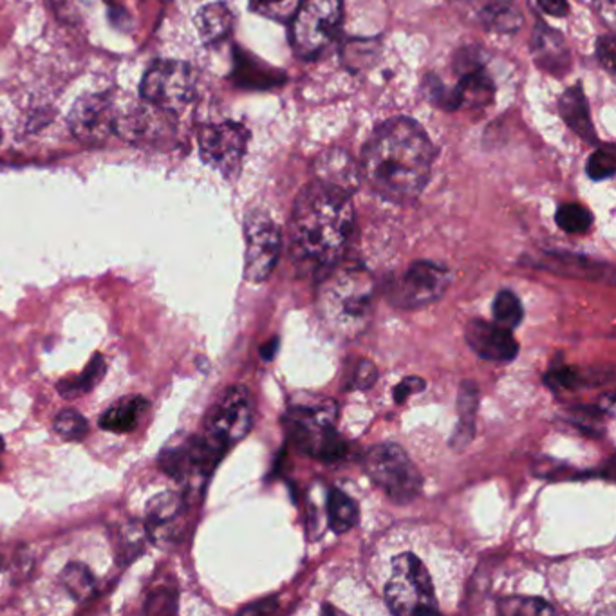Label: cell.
<instances>
[{
  "label": "cell",
  "instance_id": "1",
  "mask_svg": "<svg viewBox=\"0 0 616 616\" xmlns=\"http://www.w3.org/2000/svg\"><path fill=\"white\" fill-rule=\"evenodd\" d=\"M434 149L426 131L407 118H394L372 133L361 152V176L393 202H410L431 177Z\"/></svg>",
  "mask_w": 616,
  "mask_h": 616
},
{
  "label": "cell",
  "instance_id": "2",
  "mask_svg": "<svg viewBox=\"0 0 616 616\" xmlns=\"http://www.w3.org/2000/svg\"><path fill=\"white\" fill-rule=\"evenodd\" d=\"M355 232L352 194L315 180L293 208L289 224L293 261L303 270L325 271L346 254Z\"/></svg>",
  "mask_w": 616,
  "mask_h": 616
},
{
  "label": "cell",
  "instance_id": "3",
  "mask_svg": "<svg viewBox=\"0 0 616 616\" xmlns=\"http://www.w3.org/2000/svg\"><path fill=\"white\" fill-rule=\"evenodd\" d=\"M372 279L364 270L338 271L325 279L319 293L320 317L342 341H353L371 320Z\"/></svg>",
  "mask_w": 616,
  "mask_h": 616
},
{
  "label": "cell",
  "instance_id": "4",
  "mask_svg": "<svg viewBox=\"0 0 616 616\" xmlns=\"http://www.w3.org/2000/svg\"><path fill=\"white\" fill-rule=\"evenodd\" d=\"M385 602L394 615H429L440 612L431 574L415 553L394 557L385 584Z\"/></svg>",
  "mask_w": 616,
  "mask_h": 616
},
{
  "label": "cell",
  "instance_id": "5",
  "mask_svg": "<svg viewBox=\"0 0 616 616\" xmlns=\"http://www.w3.org/2000/svg\"><path fill=\"white\" fill-rule=\"evenodd\" d=\"M254 421V402L245 385H232L226 389L218 402L208 410L205 432L201 440L213 456H223L230 446L250 432Z\"/></svg>",
  "mask_w": 616,
  "mask_h": 616
},
{
  "label": "cell",
  "instance_id": "6",
  "mask_svg": "<svg viewBox=\"0 0 616 616\" xmlns=\"http://www.w3.org/2000/svg\"><path fill=\"white\" fill-rule=\"evenodd\" d=\"M366 472L385 494L398 503L409 505L418 500L423 489V478L407 452L396 443H380L367 452Z\"/></svg>",
  "mask_w": 616,
  "mask_h": 616
},
{
  "label": "cell",
  "instance_id": "7",
  "mask_svg": "<svg viewBox=\"0 0 616 616\" xmlns=\"http://www.w3.org/2000/svg\"><path fill=\"white\" fill-rule=\"evenodd\" d=\"M342 0H303L292 19V46L297 57L313 60L341 29Z\"/></svg>",
  "mask_w": 616,
  "mask_h": 616
},
{
  "label": "cell",
  "instance_id": "8",
  "mask_svg": "<svg viewBox=\"0 0 616 616\" xmlns=\"http://www.w3.org/2000/svg\"><path fill=\"white\" fill-rule=\"evenodd\" d=\"M335 405L328 402L313 407H295L287 416L289 434L300 451L322 459H341L346 443L333 429Z\"/></svg>",
  "mask_w": 616,
  "mask_h": 616
},
{
  "label": "cell",
  "instance_id": "9",
  "mask_svg": "<svg viewBox=\"0 0 616 616\" xmlns=\"http://www.w3.org/2000/svg\"><path fill=\"white\" fill-rule=\"evenodd\" d=\"M196 76L190 65L177 60H160L150 65L141 81V98L150 106L177 111L192 100Z\"/></svg>",
  "mask_w": 616,
  "mask_h": 616
},
{
  "label": "cell",
  "instance_id": "10",
  "mask_svg": "<svg viewBox=\"0 0 616 616\" xmlns=\"http://www.w3.org/2000/svg\"><path fill=\"white\" fill-rule=\"evenodd\" d=\"M245 237L246 279L261 284L271 275V271L275 270L276 261L281 257V229L268 213L256 210L246 215Z\"/></svg>",
  "mask_w": 616,
  "mask_h": 616
},
{
  "label": "cell",
  "instance_id": "11",
  "mask_svg": "<svg viewBox=\"0 0 616 616\" xmlns=\"http://www.w3.org/2000/svg\"><path fill=\"white\" fill-rule=\"evenodd\" d=\"M451 282L445 266L431 261H418L409 266L404 275L393 282L389 300L399 309L423 308L443 297Z\"/></svg>",
  "mask_w": 616,
  "mask_h": 616
},
{
  "label": "cell",
  "instance_id": "12",
  "mask_svg": "<svg viewBox=\"0 0 616 616\" xmlns=\"http://www.w3.org/2000/svg\"><path fill=\"white\" fill-rule=\"evenodd\" d=\"M250 133L241 123L224 122L207 125L199 133V152L207 165L224 177L239 174Z\"/></svg>",
  "mask_w": 616,
  "mask_h": 616
},
{
  "label": "cell",
  "instance_id": "13",
  "mask_svg": "<svg viewBox=\"0 0 616 616\" xmlns=\"http://www.w3.org/2000/svg\"><path fill=\"white\" fill-rule=\"evenodd\" d=\"M118 114L109 98L87 95L76 101L70 114V127L82 144L101 145L116 133Z\"/></svg>",
  "mask_w": 616,
  "mask_h": 616
},
{
  "label": "cell",
  "instance_id": "14",
  "mask_svg": "<svg viewBox=\"0 0 616 616\" xmlns=\"http://www.w3.org/2000/svg\"><path fill=\"white\" fill-rule=\"evenodd\" d=\"M468 346L484 360L510 361L519 353V344L512 335V330L486 320H470L467 324Z\"/></svg>",
  "mask_w": 616,
  "mask_h": 616
},
{
  "label": "cell",
  "instance_id": "15",
  "mask_svg": "<svg viewBox=\"0 0 616 616\" xmlns=\"http://www.w3.org/2000/svg\"><path fill=\"white\" fill-rule=\"evenodd\" d=\"M456 70L459 73L456 89L459 96V107H484L494 100V82L484 70L481 60L473 54L472 49H465L457 54Z\"/></svg>",
  "mask_w": 616,
  "mask_h": 616
},
{
  "label": "cell",
  "instance_id": "16",
  "mask_svg": "<svg viewBox=\"0 0 616 616\" xmlns=\"http://www.w3.org/2000/svg\"><path fill=\"white\" fill-rule=\"evenodd\" d=\"M531 54L542 71L563 76L569 70V51L563 35L544 24H537L531 40Z\"/></svg>",
  "mask_w": 616,
  "mask_h": 616
},
{
  "label": "cell",
  "instance_id": "17",
  "mask_svg": "<svg viewBox=\"0 0 616 616\" xmlns=\"http://www.w3.org/2000/svg\"><path fill=\"white\" fill-rule=\"evenodd\" d=\"M315 180L353 194L358 186V169L352 156L341 149L325 150L315 161Z\"/></svg>",
  "mask_w": 616,
  "mask_h": 616
},
{
  "label": "cell",
  "instance_id": "18",
  "mask_svg": "<svg viewBox=\"0 0 616 616\" xmlns=\"http://www.w3.org/2000/svg\"><path fill=\"white\" fill-rule=\"evenodd\" d=\"M558 112L564 118V122L568 123V127L574 133L579 134L584 141H595V128L591 123L590 107L586 100L582 87H569L560 100H558Z\"/></svg>",
  "mask_w": 616,
  "mask_h": 616
},
{
  "label": "cell",
  "instance_id": "19",
  "mask_svg": "<svg viewBox=\"0 0 616 616\" xmlns=\"http://www.w3.org/2000/svg\"><path fill=\"white\" fill-rule=\"evenodd\" d=\"M197 32L202 42L218 46L230 37L234 29V13L223 2L208 4L196 16Z\"/></svg>",
  "mask_w": 616,
  "mask_h": 616
},
{
  "label": "cell",
  "instance_id": "20",
  "mask_svg": "<svg viewBox=\"0 0 616 616\" xmlns=\"http://www.w3.org/2000/svg\"><path fill=\"white\" fill-rule=\"evenodd\" d=\"M149 407V402L144 396H127L101 415L100 427L103 431L127 434L138 427L141 416Z\"/></svg>",
  "mask_w": 616,
  "mask_h": 616
},
{
  "label": "cell",
  "instance_id": "21",
  "mask_svg": "<svg viewBox=\"0 0 616 616\" xmlns=\"http://www.w3.org/2000/svg\"><path fill=\"white\" fill-rule=\"evenodd\" d=\"M235 78L239 82V86L251 87V89H270V87L282 86L286 82V73L262 64L261 60L254 59L250 54L239 53L237 54Z\"/></svg>",
  "mask_w": 616,
  "mask_h": 616
},
{
  "label": "cell",
  "instance_id": "22",
  "mask_svg": "<svg viewBox=\"0 0 616 616\" xmlns=\"http://www.w3.org/2000/svg\"><path fill=\"white\" fill-rule=\"evenodd\" d=\"M479 21L495 33H514L521 27V11L512 0H486L478 11Z\"/></svg>",
  "mask_w": 616,
  "mask_h": 616
},
{
  "label": "cell",
  "instance_id": "23",
  "mask_svg": "<svg viewBox=\"0 0 616 616\" xmlns=\"http://www.w3.org/2000/svg\"><path fill=\"white\" fill-rule=\"evenodd\" d=\"M479 393L476 383L465 382L459 391L457 399V410H459V423H457L456 434L452 438V446L461 451L473 440V418L478 410Z\"/></svg>",
  "mask_w": 616,
  "mask_h": 616
},
{
  "label": "cell",
  "instance_id": "24",
  "mask_svg": "<svg viewBox=\"0 0 616 616\" xmlns=\"http://www.w3.org/2000/svg\"><path fill=\"white\" fill-rule=\"evenodd\" d=\"M325 508H328V522L335 533H346L358 522V506L342 490H330Z\"/></svg>",
  "mask_w": 616,
  "mask_h": 616
},
{
  "label": "cell",
  "instance_id": "25",
  "mask_svg": "<svg viewBox=\"0 0 616 616\" xmlns=\"http://www.w3.org/2000/svg\"><path fill=\"white\" fill-rule=\"evenodd\" d=\"M60 582H62L64 590L67 591L75 601L87 602L95 596L96 580L86 564H67L64 571H62Z\"/></svg>",
  "mask_w": 616,
  "mask_h": 616
},
{
  "label": "cell",
  "instance_id": "26",
  "mask_svg": "<svg viewBox=\"0 0 616 616\" xmlns=\"http://www.w3.org/2000/svg\"><path fill=\"white\" fill-rule=\"evenodd\" d=\"M183 508H185V503L176 492H163V494L156 495L147 508L150 527H161V525L176 521Z\"/></svg>",
  "mask_w": 616,
  "mask_h": 616
},
{
  "label": "cell",
  "instance_id": "27",
  "mask_svg": "<svg viewBox=\"0 0 616 616\" xmlns=\"http://www.w3.org/2000/svg\"><path fill=\"white\" fill-rule=\"evenodd\" d=\"M103 374H106V360H103V356L96 355L81 377L59 383V393L64 394L67 398L76 396V394L87 393L95 387L96 383L100 382Z\"/></svg>",
  "mask_w": 616,
  "mask_h": 616
},
{
  "label": "cell",
  "instance_id": "28",
  "mask_svg": "<svg viewBox=\"0 0 616 616\" xmlns=\"http://www.w3.org/2000/svg\"><path fill=\"white\" fill-rule=\"evenodd\" d=\"M522 317H525V311H522L521 300L516 293L510 289L497 293L494 300L495 324L503 325L506 330H516L517 325L521 324Z\"/></svg>",
  "mask_w": 616,
  "mask_h": 616
},
{
  "label": "cell",
  "instance_id": "29",
  "mask_svg": "<svg viewBox=\"0 0 616 616\" xmlns=\"http://www.w3.org/2000/svg\"><path fill=\"white\" fill-rule=\"evenodd\" d=\"M497 612L506 616L553 615L557 609L550 602L537 596H508L500 601Z\"/></svg>",
  "mask_w": 616,
  "mask_h": 616
},
{
  "label": "cell",
  "instance_id": "30",
  "mask_svg": "<svg viewBox=\"0 0 616 616\" xmlns=\"http://www.w3.org/2000/svg\"><path fill=\"white\" fill-rule=\"evenodd\" d=\"M555 219H557L558 226L568 234H586L593 224V215H591L590 210L582 205H577V202L563 205L558 208Z\"/></svg>",
  "mask_w": 616,
  "mask_h": 616
},
{
  "label": "cell",
  "instance_id": "31",
  "mask_svg": "<svg viewBox=\"0 0 616 616\" xmlns=\"http://www.w3.org/2000/svg\"><path fill=\"white\" fill-rule=\"evenodd\" d=\"M303 0H250L251 11L275 22H289Z\"/></svg>",
  "mask_w": 616,
  "mask_h": 616
},
{
  "label": "cell",
  "instance_id": "32",
  "mask_svg": "<svg viewBox=\"0 0 616 616\" xmlns=\"http://www.w3.org/2000/svg\"><path fill=\"white\" fill-rule=\"evenodd\" d=\"M54 431L60 438L67 441H78L89 431L87 420L75 409L60 410L54 418Z\"/></svg>",
  "mask_w": 616,
  "mask_h": 616
},
{
  "label": "cell",
  "instance_id": "33",
  "mask_svg": "<svg viewBox=\"0 0 616 616\" xmlns=\"http://www.w3.org/2000/svg\"><path fill=\"white\" fill-rule=\"evenodd\" d=\"M615 169L616 155L612 145L595 150V152L591 155L590 161H588V167H586L588 176L595 181L609 180V177L615 174Z\"/></svg>",
  "mask_w": 616,
  "mask_h": 616
},
{
  "label": "cell",
  "instance_id": "34",
  "mask_svg": "<svg viewBox=\"0 0 616 616\" xmlns=\"http://www.w3.org/2000/svg\"><path fill=\"white\" fill-rule=\"evenodd\" d=\"M176 609V591H174V588H169V586L156 588V590L150 593L149 601L145 604V612L155 613V615H160V613H174Z\"/></svg>",
  "mask_w": 616,
  "mask_h": 616
},
{
  "label": "cell",
  "instance_id": "35",
  "mask_svg": "<svg viewBox=\"0 0 616 616\" xmlns=\"http://www.w3.org/2000/svg\"><path fill=\"white\" fill-rule=\"evenodd\" d=\"M122 535L118 539V555L120 557L125 558V560H134V557L141 552V547H144L145 535H139L136 539L138 533L144 531V528L134 527L131 528H122Z\"/></svg>",
  "mask_w": 616,
  "mask_h": 616
},
{
  "label": "cell",
  "instance_id": "36",
  "mask_svg": "<svg viewBox=\"0 0 616 616\" xmlns=\"http://www.w3.org/2000/svg\"><path fill=\"white\" fill-rule=\"evenodd\" d=\"M378 371L377 366L369 360H360L356 364L355 371H353L352 385L355 389H369L377 382Z\"/></svg>",
  "mask_w": 616,
  "mask_h": 616
},
{
  "label": "cell",
  "instance_id": "37",
  "mask_svg": "<svg viewBox=\"0 0 616 616\" xmlns=\"http://www.w3.org/2000/svg\"><path fill=\"white\" fill-rule=\"evenodd\" d=\"M596 53H599L601 64L604 65V67H606L609 73H615L616 42L615 37H613L612 33L599 38Z\"/></svg>",
  "mask_w": 616,
  "mask_h": 616
},
{
  "label": "cell",
  "instance_id": "38",
  "mask_svg": "<svg viewBox=\"0 0 616 616\" xmlns=\"http://www.w3.org/2000/svg\"><path fill=\"white\" fill-rule=\"evenodd\" d=\"M423 389H426V382H423L421 378H405L404 382L398 383V387L394 389V399H396L398 404H404L405 399L409 398L410 394L421 393Z\"/></svg>",
  "mask_w": 616,
  "mask_h": 616
},
{
  "label": "cell",
  "instance_id": "39",
  "mask_svg": "<svg viewBox=\"0 0 616 616\" xmlns=\"http://www.w3.org/2000/svg\"><path fill=\"white\" fill-rule=\"evenodd\" d=\"M537 2L547 15L558 16V19L568 15V0H537Z\"/></svg>",
  "mask_w": 616,
  "mask_h": 616
},
{
  "label": "cell",
  "instance_id": "40",
  "mask_svg": "<svg viewBox=\"0 0 616 616\" xmlns=\"http://www.w3.org/2000/svg\"><path fill=\"white\" fill-rule=\"evenodd\" d=\"M615 2L616 0H595V8L601 15L602 21L606 22L607 26H615Z\"/></svg>",
  "mask_w": 616,
  "mask_h": 616
},
{
  "label": "cell",
  "instance_id": "41",
  "mask_svg": "<svg viewBox=\"0 0 616 616\" xmlns=\"http://www.w3.org/2000/svg\"><path fill=\"white\" fill-rule=\"evenodd\" d=\"M276 347H279V341H276V338L268 342V344H266V346L261 349L262 358H264V360H271V358L275 356Z\"/></svg>",
  "mask_w": 616,
  "mask_h": 616
},
{
  "label": "cell",
  "instance_id": "42",
  "mask_svg": "<svg viewBox=\"0 0 616 616\" xmlns=\"http://www.w3.org/2000/svg\"><path fill=\"white\" fill-rule=\"evenodd\" d=\"M2 452H4V440L0 438V454H2Z\"/></svg>",
  "mask_w": 616,
  "mask_h": 616
},
{
  "label": "cell",
  "instance_id": "43",
  "mask_svg": "<svg viewBox=\"0 0 616 616\" xmlns=\"http://www.w3.org/2000/svg\"><path fill=\"white\" fill-rule=\"evenodd\" d=\"M2 564H4V557H2V555H0V569H2Z\"/></svg>",
  "mask_w": 616,
  "mask_h": 616
},
{
  "label": "cell",
  "instance_id": "44",
  "mask_svg": "<svg viewBox=\"0 0 616 616\" xmlns=\"http://www.w3.org/2000/svg\"><path fill=\"white\" fill-rule=\"evenodd\" d=\"M0 139H2V133H0Z\"/></svg>",
  "mask_w": 616,
  "mask_h": 616
}]
</instances>
